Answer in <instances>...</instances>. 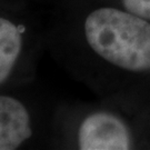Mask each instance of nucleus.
<instances>
[{
    "mask_svg": "<svg viewBox=\"0 0 150 150\" xmlns=\"http://www.w3.org/2000/svg\"><path fill=\"white\" fill-rule=\"evenodd\" d=\"M58 103L35 82L0 89V150L52 149Z\"/></svg>",
    "mask_w": 150,
    "mask_h": 150,
    "instance_id": "obj_2",
    "label": "nucleus"
},
{
    "mask_svg": "<svg viewBox=\"0 0 150 150\" xmlns=\"http://www.w3.org/2000/svg\"><path fill=\"white\" fill-rule=\"evenodd\" d=\"M47 11L0 6V89L36 81Z\"/></svg>",
    "mask_w": 150,
    "mask_h": 150,
    "instance_id": "obj_3",
    "label": "nucleus"
},
{
    "mask_svg": "<svg viewBox=\"0 0 150 150\" xmlns=\"http://www.w3.org/2000/svg\"><path fill=\"white\" fill-rule=\"evenodd\" d=\"M54 0H0L1 7L12 8H32V9H48ZM42 10V9H41Z\"/></svg>",
    "mask_w": 150,
    "mask_h": 150,
    "instance_id": "obj_5",
    "label": "nucleus"
},
{
    "mask_svg": "<svg viewBox=\"0 0 150 150\" xmlns=\"http://www.w3.org/2000/svg\"><path fill=\"white\" fill-rule=\"evenodd\" d=\"M123 10L150 20V0H119Z\"/></svg>",
    "mask_w": 150,
    "mask_h": 150,
    "instance_id": "obj_4",
    "label": "nucleus"
},
{
    "mask_svg": "<svg viewBox=\"0 0 150 150\" xmlns=\"http://www.w3.org/2000/svg\"><path fill=\"white\" fill-rule=\"evenodd\" d=\"M45 40L54 60L86 52L120 72L150 70V22L115 6L82 10L78 0H54L46 15Z\"/></svg>",
    "mask_w": 150,
    "mask_h": 150,
    "instance_id": "obj_1",
    "label": "nucleus"
}]
</instances>
